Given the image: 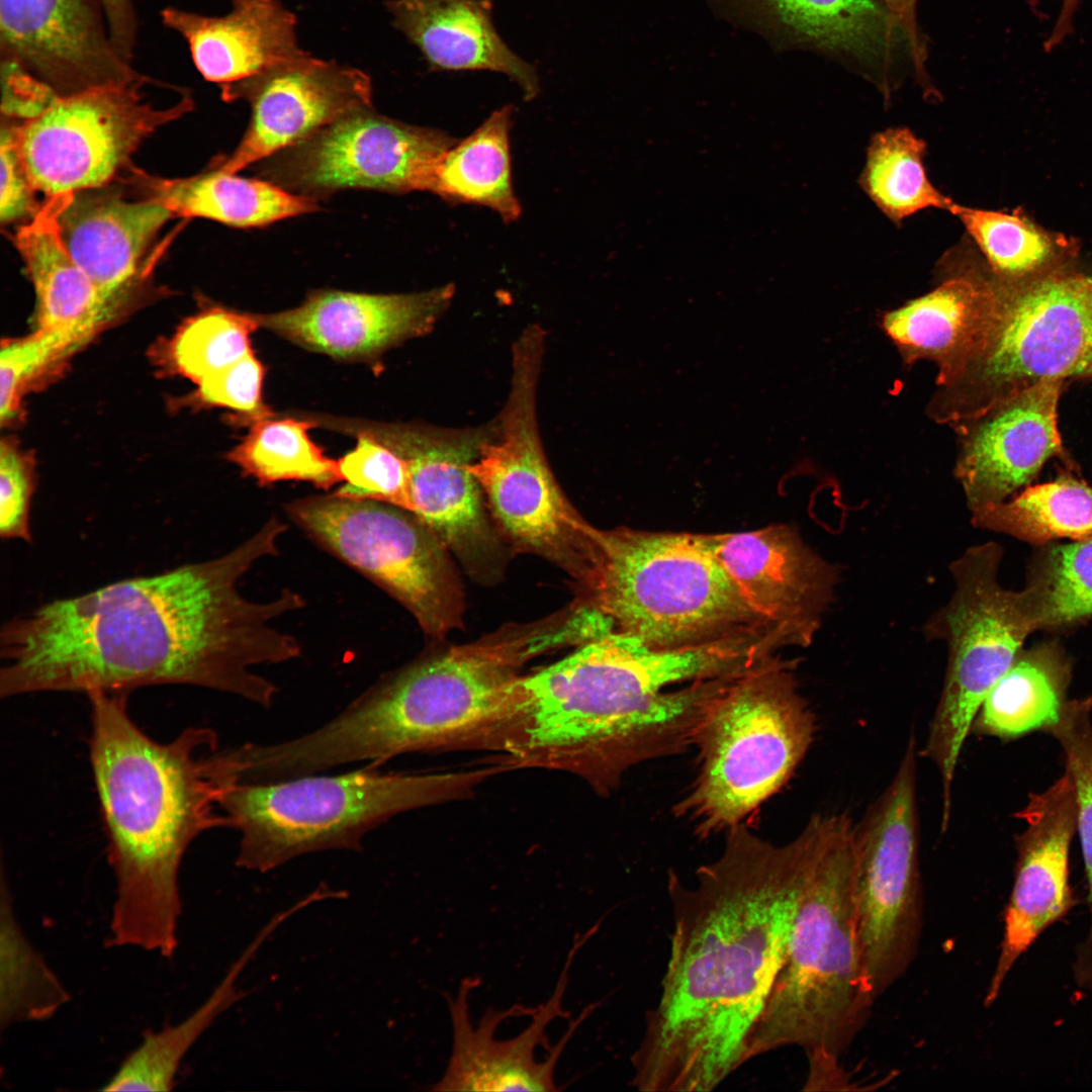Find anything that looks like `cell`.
<instances>
[{"label": "cell", "mask_w": 1092, "mask_h": 1092, "mask_svg": "<svg viewBox=\"0 0 1092 1092\" xmlns=\"http://www.w3.org/2000/svg\"><path fill=\"white\" fill-rule=\"evenodd\" d=\"M0 49L58 95L145 77L115 48L96 0H0Z\"/></svg>", "instance_id": "7402d4cb"}, {"label": "cell", "mask_w": 1092, "mask_h": 1092, "mask_svg": "<svg viewBox=\"0 0 1092 1092\" xmlns=\"http://www.w3.org/2000/svg\"><path fill=\"white\" fill-rule=\"evenodd\" d=\"M993 283V299L967 356L937 375L926 413L951 426L1043 379L1092 381V274L1076 267Z\"/></svg>", "instance_id": "30bf717a"}, {"label": "cell", "mask_w": 1092, "mask_h": 1092, "mask_svg": "<svg viewBox=\"0 0 1092 1092\" xmlns=\"http://www.w3.org/2000/svg\"><path fill=\"white\" fill-rule=\"evenodd\" d=\"M223 16L179 8L162 10V22L187 42L201 76L222 96L307 52L296 37L295 15L278 0H231Z\"/></svg>", "instance_id": "484cf974"}, {"label": "cell", "mask_w": 1092, "mask_h": 1092, "mask_svg": "<svg viewBox=\"0 0 1092 1092\" xmlns=\"http://www.w3.org/2000/svg\"><path fill=\"white\" fill-rule=\"evenodd\" d=\"M514 107L493 111L469 136L456 143L436 168L431 192L452 203L489 207L503 220L520 217L512 184L510 130Z\"/></svg>", "instance_id": "e575fe53"}, {"label": "cell", "mask_w": 1092, "mask_h": 1092, "mask_svg": "<svg viewBox=\"0 0 1092 1092\" xmlns=\"http://www.w3.org/2000/svg\"><path fill=\"white\" fill-rule=\"evenodd\" d=\"M594 536L579 598L610 617L615 631L660 649L785 635L750 607L704 533L620 526L595 528Z\"/></svg>", "instance_id": "52a82bcc"}, {"label": "cell", "mask_w": 1092, "mask_h": 1092, "mask_svg": "<svg viewBox=\"0 0 1092 1092\" xmlns=\"http://www.w3.org/2000/svg\"><path fill=\"white\" fill-rule=\"evenodd\" d=\"M1079 2L1080 0H1063L1058 20L1056 21L1051 36L1046 40V49L1050 50L1055 48L1056 46L1061 43L1064 38L1070 33L1073 16L1077 10Z\"/></svg>", "instance_id": "f907efd6"}, {"label": "cell", "mask_w": 1092, "mask_h": 1092, "mask_svg": "<svg viewBox=\"0 0 1092 1092\" xmlns=\"http://www.w3.org/2000/svg\"><path fill=\"white\" fill-rule=\"evenodd\" d=\"M832 824V815L817 814L776 845L743 823L726 832L722 853L697 870L695 884L668 874L670 953L631 1057L637 1090L708 1092L745 1064Z\"/></svg>", "instance_id": "7a4b0ae2"}, {"label": "cell", "mask_w": 1092, "mask_h": 1092, "mask_svg": "<svg viewBox=\"0 0 1092 1092\" xmlns=\"http://www.w3.org/2000/svg\"><path fill=\"white\" fill-rule=\"evenodd\" d=\"M330 428L351 435L369 434L399 455L408 472L411 513L473 579L485 584L500 579L508 558L507 545L469 470L484 438L445 437L414 426L334 417Z\"/></svg>", "instance_id": "2e32d148"}, {"label": "cell", "mask_w": 1092, "mask_h": 1092, "mask_svg": "<svg viewBox=\"0 0 1092 1092\" xmlns=\"http://www.w3.org/2000/svg\"><path fill=\"white\" fill-rule=\"evenodd\" d=\"M153 188L154 197L174 216L203 217L237 228L266 225L316 208L309 197L218 169L186 179L159 180Z\"/></svg>", "instance_id": "836d02e7"}, {"label": "cell", "mask_w": 1092, "mask_h": 1092, "mask_svg": "<svg viewBox=\"0 0 1092 1092\" xmlns=\"http://www.w3.org/2000/svg\"><path fill=\"white\" fill-rule=\"evenodd\" d=\"M34 479L24 457L9 444L0 450V536L30 543L29 524Z\"/></svg>", "instance_id": "bcb514c9"}, {"label": "cell", "mask_w": 1092, "mask_h": 1092, "mask_svg": "<svg viewBox=\"0 0 1092 1092\" xmlns=\"http://www.w3.org/2000/svg\"><path fill=\"white\" fill-rule=\"evenodd\" d=\"M932 291L888 311L882 328L906 364L934 362L937 375L959 364L973 347L993 299V284L982 262L944 265Z\"/></svg>", "instance_id": "f1b7e54d"}, {"label": "cell", "mask_w": 1092, "mask_h": 1092, "mask_svg": "<svg viewBox=\"0 0 1092 1092\" xmlns=\"http://www.w3.org/2000/svg\"><path fill=\"white\" fill-rule=\"evenodd\" d=\"M174 217L158 198L66 193L57 216L67 251L98 288L115 296L130 282L146 250Z\"/></svg>", "instance_id": "83f0119b"}, {"label": "cell", "mask_w": 1092, "mask_h": 1092, "mask_svg": "<svg viewBox=\"0 0 1092 1092\" xmlns=\"http://www.w3.org/2000/svg\"><path fill=\"white\" fill-rule=\"evenodd\" d=\"M90 761L116 883L108 944L172 958L182 903L179 871L189 845L216 827L228 787L216 733L190 727L169 742L147 735L126 694L94 692Z\"/></svg>", "instance_id": "3957f363"}, {"label": "cell", "mask_w": 1092, "mask_h": 1092, "mask_svg": "<svg viewBox=\"0 0 1092 1092\" xmlns=\"http://www.w3.org/2000/svg\"><path fill=\"white\" fill-rule=\"evenodd\" d=\"M251 313L212 307L191 317L172 340L171 359L181 374L197 384L252 351L258 329Z\"/></svg>", "instance_id": "b9f144b4"}, {"label": "cell", "mask_w": 1092, "mask_h": 1092, "mask_svg": "<svg viewBox=\"0 0 1092 1092\" xmlns=\"http://www.w3.org/2000/svg\"><path fill=\"white\" fill-rule=\"evenodd\" d=\"M1063 383L1039 380L950 426L958 436L954 475L970 512L1030 485L1054 457L1074 467L1058 429Z\"/></svg>", "instance_id": "d6986e66"}, {"label": "cell", "mask_w": 1092, "mask_h": 1092, "mask_svg": "<svg viewBox=\"0 0 1092 1092\" xmlns=\"http://www.w3.org/2000/svg\"><path fill=\"white\" fill-rule=\"evenodd\" d=\"M385 6L431 72L500 73L519 85L526 100L537 96V71L498 34L491 0H388Z\"/></svg>", "instance_id": "4316f807"}, {"label": "cell", "mask_w": 1092, "mask_h": 1092, "mask_svg": "<svg viewBox=\"0 0 1092 1092\" xmlns=\"http://www.w3.org/2000/svg\"><path fill=\"white\" fill-rule=\"evenodd\" d=\"M891 13L896 26L905 36L911 52L914 76L919 84L932 93V87L926 61L928 57L926 40L917 22L918 0H882Z\"/></svg>", "instance_id": "c3c4849f"}, {"label": "cell", "mask_w": 1092, "mask_h": 1092, "mask_svg": "<svg viewBox=\"0 0 1092 1092\" xmlns=\"http://www.w3.org/2000/svg\"><path fill=\"white\" fill-rule=\"evenodd\" d=\"M795 660L775 654L735 676L715 699L694 745L698 774L673 811L708 838L744 823L793 776L815 720Z\"/></svg>", "instance_id": "9c48e42d"}, {"label": "cell", "mask_w": 1092, "mask_h": 1092, "mask_svg": "<svg viewBox=\"0 0 1092 1092\" xmlns=\"http://www.w3.org/2000/svg\"><path fill=\"white\" fill-rule=\"evenodd\" d=\"M1025 823L1016 841L1014 883L1004 911L1003 936L984 1004L992 1005L1016 961L1051 925L1076 905L1070 885L1069 853L1076 832V799L1065 774L1031 794L1017 812Z\"/></svg>", "instance_id": "44dd1931"}, {"label": "cell", "mask_w": 1092, "mask_h": 1092, "mask_svg": "<svg viewBox=\"0 0 1092 1092\" xmlns=\"http://www.w3.org/2000/svg\"><path fill=\"white\" fill-rule=\"evenodd\" d=\"M581 640L566 609L509 623L483 637L416 662L377 681L333 719L279 742L289 777L369 760L375 765L419 750L455 749L494 711L530 660Z\"/></svg>", "instance_id": "5b68a950"}, {"label": "cell", "mask_w": 1092, "mask_h": 1092, "mask_svg": "<svg viewBox=\"0 0 1092 1092\" xmlns=\"http://www.w3.org/2000/svg\"><path fill=\"white\" fill-rule=\"evenodd\" d=\"M948 211L962 221L995 281L1019 282L1075 267L1076 239L1044 229L1020 208L1006 212L952 202Z\"/></svg>", "instance_id": "d6a6232c"}, {"label": "cell", "mask_w": 1092, "mask_h": 1092, "mask_svg": "<svg viewBox=\"0 0 1092 1092\" xmlns=\"http://www.w3.org/2000/svg\"><path fill=\"white\" fill-rule=\"evenodd\" d=\"M314 542L399 602L442 639L463 623L464 595L451 554L413 513L371 499L312 495L285 505Z\"/></svg>", "instance_id": "7c38bea8"}, {"label": "cell", "mask_w": 1092, "mask_h": 1092, "mask_svg": "<svg viewBox=\"0 0 1092 1092\" xmlns=\"http://www.w3.org/2000/svg\"><path fill=\"white\" fill-rule=\"evenodd\" d=\"M916 741L853 836V893L868 981L876 999L914 962L923 924L918 858Z\"/></svg>", "instance_id": "5bb4252c"}, {"label": "cell", "mask_w": 1092, "mask_h": 1092, "mask_svg": "<svg viewBox=\"0 0 1092 1092\" xmlns=\"http://www.w3.org/2000/svg\"><path fill=\"white\" fill-rule=\"evenodd\" d=\"M536 383L537 375L530 370L513 374L499 435L481 441L469 470L506 545L548 560L580 587L593 568L596 527L568 502L545 458L536 421Z\"/></svg>", "instance_id": "4fadbf2b"}, {"label": "cell", "mask_w": 1092, "mask_h": 1092, "mask_svg": "<svg viewBox=\"0 0 1092 1092\" xmlns=\"http://www.w3.org/2000/svg\"><path fill=\"white\" fill-rule=\"evenodd\" d=\"M106 19L111 39L131 62L138 38V16L132 0H97Z\"/></svg>", "instance_id": "681fc988"}, {"label": "cell", "mask_w": 1092, "mask_h": 1092, "mask_svg": "<svg viewBox=\"0 0 1092 1092\" xmlns=\"http://www.w3.org/2000/svg\"><path fill=\"white\" fill-rule=\"evenodd\" d=\"M704 534L750 607L793 647H808L833 603L839 566L821 557L790 525Z\"/></svg>", "instance_id": "ffe728a7"}, {"label": "cell", "mask_w": 1092, "mask_h": 1092, "mask_svg": "<svg viewBox=\"0 0 1092 1092\" xmlns=\"http://www.w3.org/2000/svg\"><path fill=\"white\" fill-rule=\"evenodd\" d=\"M287 530L270 518L220 557L121 579L15 616L0 632V696L128 695L188 685L270 708L278 688L254 668L301 655L298 639L274 622L305 601L285 588L271 601L253 602L239 582L256 562L279 554Z\"/></svg>", "instance_id": "6da1fadb"}, {"label": "cell", "mask_w": 1092, "mask_h": 1092, "mask_svg": "<svg viewBox=\"0 0 1092 1092\" xmlns=\"http://www.w3.org/2000/svg\"><path fill=\"white\" fill-rule=\"evenodd\" d=\"M854 826L836 814L802 892L785 960L745 1048V1063L785 1048L839 1059L876 1002L858 935Z\"/></svg>", "instance_id": "8992f818"}, {"label": "cell", "mask_w": 1092, "mask_h": 1092, "mask_svg": "<svg viewBox=\"0 0 1092 1092\" xmlns=\"http://www.w3.org/2000/svg\"><path fill=\"white\" fill-rule=\"evenodd\" d=\"M595 931L596 927L575 936L551 997L536 1008L519 1004L507 1010L490 1008L474 1026L470 1020L469 997L479 979H463L455 997L446 995L452 1051L444 1075L431 1090L558 1091L555 1068L566 1044L595 1006H587L570 1020L554 1045L548 1042L546 1028L554 1019L568 1016L562 1008V999L569 970L576 952Z\"/></svg>", "instance_id": "e0dca14e"}, {"label": "cell", "mask_w": 1092, "mask_h": 1092, "mask_svg": "<svg viewBox=\"0 0 1092 1092\" xmlns=\"http://www.w3.org/2000/svg\"><path fill=\"white\" fill-rule=\"evenodd\" d=\"M295 912L291 906L273 916L233 963L208 998L190 1015L176 1024L145 1033L140 1044L123 1059L101 1090H172L181 1062L192 1045L217 1016L249 994V991L238 989L241 972L270 934Z\"/></svg>", "instance_id": "1f68e13d"}, {"label": "cell", "mask_w": 1092, "mask_h": 1092, "mask_svg": "<svg viewBox=\"0 0 1092 1092\" xmlns=\"http://www.w3.org/2000/svg\"><path fill=\"white\" fill-rule=\"evenodd\" d=\"M668 682L657 651L613 631L519 675L471 744L502 754L504 767L562 769L608 793L630 767L693 745L701 696L663 692Z\"/></svg>", "instance_id": "277c9868"}, {"label": "cell", "mask_w": 1092, "mask_h": 1092, "mask_svg": "<svg viewBox=\"0 0 1092 1092\" xmlns=\"http://www.w3.org/2000/svg\"><path fill=\"white\" fill-rule=\"evenodd\" d=\"M1071 676V662L1058 642L1021 649L986 696L975 727L1002 739L1050 731L1069 701Z\"/></svg>", "instance_id": "4dcf8cb0"}, {"label": "cell", "mask_w": 1092, "mask_h": 1092, "mask_svg": "<svg viewBox=\"0 0 1092 1092\" xmlns=\"http://www.w3.org/2000/svg\"><path fill=\"white\" fill-rule=\"evenodd\" d=\"M378 766L228 786L219 809L240 833L236 864L265 873L306 853L361 850L364 835L391 817L460 798L498 771L401 775Z\"/></svg>", "instance_id": "ba28073f"}, {"label": "cell", "mask_w": 1092, "mask_h": 1092, "mask_svg": "<svg viewBox=\"0 0 1092 1092\" xmlns=\"http://www.w3.org/2000/svg\"><path fill=\"white\" fill-rule=\"evenodd\" d=\"M145 83L147 77L57 95L14 127L16 150L34 190L48 198L102 187L146 138L192 109L188 96L156 107L141 91Z\"/></svg>", "instance_id": "9a60e30c"}, {"label": "cell", "mask_w": 1092, "mask_h": 1092, "mask_svg": "<svg viewBox=\"0 0 1092 1092\" xmlns=\"http://www.w3.org/2000/svg\"><path fill=\"white\" fill-rule=\"evenodd\" d=\"M457 142L444 131L404 124L367 108L294 145L284 163V176L313 192L430 191L438 163Z\"/></svg>", "instance_id": "ac0fdd59"}, {"label": "cell", "mask_w": 1092, "mask_h": 1092, "mask_svg": "<svg viewBox=\"0 0 1092 1092\" xmlns=\"http://www.w3.org/2000/svg\"><path fill=\"white\" fill-rule=\"evenodd\" d=\"M223 98L247 99L252 108L250 125L241 144L218 167L236 174L351 113L370 108L372 82L357 68L306 53L232 90Z\"/></svg>", "instance_id": "603a6c76"}, {"label": "cell", "mask_w": 1092, "mask_h": 1092, "mask_svg": "<svg viewBox=\"0 0 1092 1092\" xmlns=\"http://www.w3.org/2000/svg\"><path fill=\"white\" fill-rule=\"evenodd\" d=\"M0 1026L53 1017L70 993L22 930L2 874L0 896Z\"/></svg>", "instance_id": "74e56055"}, {"label": "cell", "mask_w": 1092, "mask_h": 1092, "mask_svg": "<svg viewBox=\"0 0 1092 1092\" xmlns=\"http://www.w3.org/2000/svg\"><path fill=\"white\" fill-rule=\"evenodd\" d=\"M76 349L62 335L42 330L3 345L0 352L1 423L14 418L21 390L34 375Z\"/></svg>", "instance_id": "ee69618b"}, {"label": "cell", "mask_w": 1092, "mask_h": 1092, "mask_svg": "<svg viewBox=\"0 0 1092 1092\" xmlns=\"http://www.w3.org/2000/svg\"><path fill=\"white\" fill-rule=\"evenodd\" d=\"M1092 696L1069 700L1059 722L1049 731L1063 748L1066 772L1076 799V831L1079 834L1088 886L1090 927L1076 950L1073 965L1078 986L1092 990Z\"/></svg>", "instance_id": "60d3db41"}, {"label": "cell", "mask_w": 1092, "mask_h": 1092, "mask_svg": "<svg viewBox=\"0 0 1092 1092\" xmlns=\"http://www.w3.org/2000/svg\"><path fill=\"white\" fill-rule=\"evenodd\" d=\"M0 218L10 222L37 212L32 187L19 159L13 128H3L0 143Z\"/></svg>", "instance_id": "7dc6e473"}, {"label": "cell", "mask_w": 1092, "mask_h": 1092, "mask_svg": "<svg viewBox=\"0 0 1092 1092\" xmlns=\"http://www.w3.org/2000/svg\"><path fill=\"white\" fill-rule=\"evenodd\" d=\"M453 286L406 294L313 292L297 307L251 313L264 328L305 349L338 359H371L429 331Z\"/></svg>", "instance_id": "cb8c5ba5"}, {"label": "cell", "mask_w": 1092, "mask_h": 1092, "mask_svg": "<svg viewBox=\"0 0 1092 1092\" xmlns=\"http://www.w3.org/2000/svg\"><path fill=\"white\" fill-rule=\"evenodd\" d=\"M974 527L1040 546L1092 539V486L1070 472L971 512Z\"/></svg>", "instance_id": "d590c367"}, {"label": "cell", "mask_w": 1092, "mask_h": 1092, "mask_svg": "<svg viewBox=\"0 0 1092 1092\" xmlns=\"http://www.w3.org/2000/svg\"><path fill=\"white\" fill-rule=\"evenodd\" d=\"M1020 589L1032 632L1060 631L1092 619V539L1037 546Z\"/></svg>", "instance_id": "8d00e7d4"}, {"label": "cell", "mask_w": 1092, "mask_h": 1092, "mask_svg": "<svg viewBox=\"0 0 1092 1092\" xmlns=\"http://www.w3.org/2000/svg\"><path fill=\"white\" fill-rule=\"evenodd\" d=\"M1003 552L989 541L956 558L949 565L951 597L923 628L928 640L946 644L948 655L924 748L939 772L944 811L951 808L960 754L982 703L1032 633L1020 590L999 580Z\"/></svg>", "instance_id": "8fae6325"}, {"label": "cell", "mask_w": 1092, "mask_h": 1092, "mask_svg": "<svg viewBox=\"0 0 1092 1092\" xmlns=\"http://www.w3.org/2000/svg\"><path fill=\"white\" fill-rule=\"evenodd\" d=\"M925 147L907 128L887 129L871 142L861 185L892 220L927 208L948 210L953 202L928 180L923 166Z\"/></svg>", "instance_id": "ab89813d"}, {"label": "cell", "mask_w": 1092, "mask_h": 1092, "mask_svg": "<svg viewBox=\"0 0 1092 1092\" xmlns=\"http://www.w3.org/2000/svg\"><path fill=\"white\" fill-rule=\"evenodd\" d=\"M786 46L814 50L889 91L908 42L882 0H726Z\"/></svg>", "instance_id": "d4e9b609"}, {"label": "cell", "mask_w": 1092, "mask_h": 1092, "mask_svg": "<svg viewBox=\"0 0 1092 1092\" xmlns=\"http://www.w3.org/2000/svg\"><path fill=\"white\" fill-rule=\"evenodd\" d=\"M355 448L338 460L345 484L335 493L371 499L411 512L408 472L403 459L373 436L357 432Z\"/></svg>", "instance_id": "7bdbcfd3"}, {"label": "cell", "mask_w": 1092, "mask_h": 1092, "mask_svg": "<svg viewBox=\"0 0 1092 1092\" xmlns=\"http://www.w3.org/2000/svg\"><path fill=\"white\" fill-rule=\"evenodd\" d=\"M272 418V417H271ZM267 418L251 424L242 442L226 455L261 486L282 480L307 481L328 490L343 481L338 460L311 441V420Z\"/></svg>", "instance_id": "f35d334b"}, {"label": "cell", "mask_w": 1092, "mask_h": 1092, "mask_svg": "<svg viewBox=\"0 0 1092 1092\" xmlns=\"http://www.w3.org/2000/svg\"><path fill=\"white\" fill-rule=\"evenodd\" d=\"M64 195L48 197L15 234L36 298V330L57 333L77 349L103 325L113 299L74 261L61 239L57 216Z\"/></svg>", "instance_id": "f546056e"}, {"label": "cell", "mask_w": 1092, "mask_h": 1092, "mask_svg": "<svg viewBox=\"0 0 1092 1092\" xmlns=\"http://www.w3.org/2000/svg\"><path fill=\"white\" fill-rule=\"evenodd\" d=\"M264 374L265 368L252 350L202 379L197 396L204 404L238 412L245 423L271 418L274 414L262 399Z\"/></svg>", "instance_id": "f6af8a7d"}]
</instances>
